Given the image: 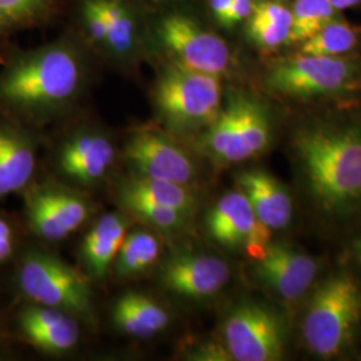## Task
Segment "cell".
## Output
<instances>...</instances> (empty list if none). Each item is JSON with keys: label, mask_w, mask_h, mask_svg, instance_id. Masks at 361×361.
<instances>
[{"label": "cell", "mask_w": 361, "mask_h": 361, "mask_svg": "<svg viewBox=\"0 0 361 361\" xmlns=\"http://www.w3.org/2000/svg\"><path fill=\"white\" fill-rule=\"evenodd\" d=\"M337 11L328 0H296L292 13L289 42L302 43L334 20Z\"/></svg>", "instance_id": "484cf974"}, {"label": "cell", "mask_w": 361, "mask_h": 361, "mask_svg": "<svg viewBox=\"0 0 361 361\" xmlns=\"http://www.w3.org/2000/svg\"><path fill=\"white\" fill-rule=\"evenodd\" d=\"M54 0H0V47L15 32L34 26L50 11ZM4 54L0 51V63Z\"/></svg>", "instance_id": "d4e9b609"}, {"label": "cell", "mask_w": 361, "mask_h": 361, "mask_svg": "<svg viewBox=\"0 0 361 361\" xmlns=\"http://www.w3.org/2000/svg\"><path fill=\"white\" fill-rule=\"evenodd\" d=\"M238 190L245 194L258 221L269 231H281L292 219V201L284 186L269 173L250 169L237 176Z\"/></svg>", "instance_id": "d6986e66"}, {"label": "cell", "mask_w": 361, "mask_h": 361, "mask_svg": "<svg viewBox=\"0 0 361 361\" xmlns=\"http://www.w3.org/2000/svg\"><path fill=\"white\" fill-rule=\"evenodd\" d=\"M10 283L18 302L65 310L79 322L97 324L89 277L49 250L25 246L11 267Z\"/></svg>", "instance_id": "3957f363"}, {"label": "cell", "mask_w": 361, "mask_h": 361, "mask_svg": "<svg viewBox=\"0 0 361 361\" xmlns=\"http://www.w3.org/2000/svg\"><path fill=\"white\" fill-rule=\"evenodd\" d=\"M111 323L122 335L145 340L165 332L171 316L153 297L126 292L116 298L111 308Z\"/></svg>", "instance_id": "ffe728a7"}, {"label": "cell", "mask_w": 361, "mask_h": 361, "mask_svg": "<svg viewBox=\"0 0 361 361\" xmlns=\"http://www.w3.org/2000/svg\"><path fill=\"white\" fill-rule=\"evenodd\" d=\"M361 322V288L347 274L326 280L313 295L302 323L314 355L332 357L348 347Z\"/></svg>", "instance_id": "5b68a950"}, {"label": "cell", "mask_w": 361, "mask_h": 361, "mask_svg": "<svg viewBox=\"0 0 361 361\" xmlns=\"http://www.w3.org/2000/svg\"><path fill=\"white\" fill-rule=\"evenodd\" d=\"M353 77V67L340 56L305 55L273 67L271 89L293 97L323 95L343 90Z\"/></svg>", "instance_id": "4fadbf2b"}, {"label": "cell", "mask_w": 361, "mask_h": 361, "mask_svg": "<svg viewBox=\"0 0 361 361\" xmlns=\"http://www.w3.org/2000/svg\"><path fill=\"white\" fill-rule=\"evenodd\" d=\"M7 314H0V355L8 352L13 345H15L13 336L10 332V326L7 322Z\"/></svg>", "instance_id": "1f68e13d"}, {"label": "cell", "mask_w": 361, "mask_h": 361, "mask_svg": "<svg viewBox=\"0 0 361 361\" xmlns=\"http://www.w3.org/2000/svg\"><path fill=\"white\" fill-rule=\"evenodd\" d=\"M153 102L164 129L174 135L207 128L221 113L219 77L166 65L155 82Z\"/></svg>", "instance_id": "277c9868"}, {"label": "cell", "mask_w": 361, "mask_h": 361, "mask_svg": "<svg viewBox=\"0 0 361 361\" xmlns=\"http://www.w3.org/2000/svg\"><path fill=\"white\" fill-rule=\"evenodd\" d=\"M231 280L229 265L214 255L180 250L166 258L158 271L161 286L174 296L205 300L219 295Z\"/></svg>", "instance_id": "5bb4252c"}, {"label": "cell", "mask_w": 361, "mask_h": 361, "mask_svg": "<svg viewBox=\"0 0 361 361\" xmlns=\"http://www.w3.org/2000/svg\"><path fill=\"white\" fill-rule=\"evenodd\" d=\"M83 18L85 25L90 38L98 43L106 46L107 43V26L104 22V15L99 10L97 0H87L83 7Z\"/></svg>", "instance_id": "f546056e"}, {"label": "cell", "mask_w": 361, "mask_h": 361, "mask_svg": "<svg viewBox=\"0 0 361 361\" xmlns=\"http://www.w3.org/2000/svg\"><path fill=\"white\" fill-rule=\"evenodd\" d=\"M355 250H356L357 258H359V261L361 262V237L356 241V244H355Z\"/></svg>", "instance_id": "d590c367"}, {"label": "cell", "mask_w": 361, "mask_h": 361, "mask_svg": "<svg viewBox=\"0 0 361 361\" xmlns=\"http://www.w3.org/2000/svg\"><path fill=\"white\" fill-rule=\"evenodd\" d=\"M232 1L233 0H210V7L213 10L214 16L219 19V23H224V19L228 13Z\"/></svg>", "instance_id": "836d02e7"}, {"label": "cell", "mask_w": 361, "mask_h": 361, "mask_svg": "<svg viewBox=\"0 0 361 361\" xmlns=\"http://www.w3.org/2000/svg\"><path fill=\"white\" fill-rule=\"evenodd\" d=\"M298 158L317 202L338 212L361 200V134L312 129L298 134Z\"/></svg>", "instance_id": "7a4b0ae2"}, {"label": "cell", "mask_w": 361, "mask_h": 361, "mask_svg": "<svg viewBox=\"0 0 361 361\" xmlns=\"http://www.w3.org/2000/svg\"><path fill=\"white\" fill-rule=\"evenodd\" d=\"M222 338L231 360L276 361L284 353V329L279 316L255 301H241L229 312Z\"/></svg>", "instance_id": "9c48e42d"}, {"label": "cell", "mask_w": 361, "mask_h": 361, "mask_svg": "<svg viewBox=\"0 0 361 361\" xmlns=\"http://www.w3.org/2000/svg\"><path fill=\"white\" fill-rule=\"evenodd\" d=\"M121 153L104 131L79 129L66 137L52 155V168L68 185L90 190L109 180Z\"/></svg>", "instance_id": "30bf717a"}, {"label": "cell", "mask_w": 361, "mask_h": 361, "mask_svg": "<svg viewBox=\"0 0 361 361\" xmlns=\"http://www.w3.org/2000/svg\"><path fill=\"white\" fill-rule=\"evenodd\" d=\"M23 197L26 232L43 243H59L79 231L94 212L85 190L54 178L37 180Z\"/></svg>", "instance_id": "8992f818"}, {"label": "cell", "mask_w": 361, "mask_h": 361, "mask_svg": "<svg viewBox=\"0 0 361 361\" xmlns=\"http://www.w3.org/2000/svg\"><path fill=\"white\" fill-rule=\"evenodd\" d=\"M356 43V32L348 25L332 20L313 37L302 42L301 52L305 55L340 56L350 51Z\"/></svg>", "instance_id": "4316f807"}, {"label": "cell", "mask_w": 361, "mask_h": 361, "mask_svg": "<svg viewBox=\"0 0 361 361\" xmlns=\"http://www.w3.org/2000/svg\"><path fill=\"white\" fill-rule=\"evenodd\" d=\"M118 197L138 198L159 207L178 209L192 217L198 209V195L193 186L149 178L134 173H129L116 182L114 198Z\"/></svg>", "instance_id": "44dd1931"}, {"label": "cell", "mask_w": 361, "mask_h": 361, "mask_svg": "<svg viewBox=\"0 0 361 361\" xmlns=\"http://www.w3.org/2000/svg\"><path fill=\"white\" fill-rule=\"evenodd\" d=\"M159 39L176 62L200 73L222 75L231 66V51L224 39L198 26L189 16L173 13L159 23Z\"/></svg>", "instance_id": "7c38bea8"}, {"label": "cell", "mask_w": 361, "mask_h": 361, "mask_svg": "<svg viewBox=\"0 0 361 361\" xmlns=\"http://www.w3.org/2000/svg\"><path fill=\"white\" fill-rule=\"evenodd\" d=\"M161 234L145 226L131 229L121 246L113 271L118 279H137L152 271L159 261L162 244Z\"/></svg>", "instance_id": "7402d4cb"}, {"label": "cell", "mask_w": 361, "mask_h": 361, "mask_svg": "<svg viewBox=\"0 0 361 361\" xmlns=\"http://www.w3.org/2000/svg\"><path fill=\"white\" fill-rule=\"evenodd\" d=\"M15 344H26L46 355H65L78 347L79 320L65 310L19 301L7 314Z\"/></svg>", "instance_id": "8fae6325"}, {"label": "cell", "mask_w": 361, "mask_h": 361, "mask_svg": "<svg viewBox=\"0 0 361 361\" xmlns=\"http://www.w3.org/2000/svg\"><path fill=\"white\" fill-rule=\"evenodd\" d=\"M253 10H255V3L252 0H233L222 25L233 26L246 18L252 16Z\"/></svg>", "instance_id": "4dcf8cb0"}, {"label": "cell", "mask_w": 361, "mask_h": 361, "mask_svg": "<svg viewBox=\"0 0 361 361\" xmlns=\"http://www.w3.org/2000/svg\"><path fill=\"white\" fill-rule=\"evenodd\" d=\"M317 271L314 258L281 244H268L255 265L258 280L288 301L310 289Z\"/></svg>", "instance_id": "e0dca14e"}, {"label": "cell", "mask_w": 361, "mask_h": 361, "mask_svg": "<svg viewBox=\"0 0 361 361\" xmlns=\"http://www.w3.org/2000/svg\"><path fill=\"white\" fill-rule=\"evenodd\" d=\"M249 37L264 49H276L286 42H289L290 27L274 23L252 15L249 20Z\"/></svg>", "instance_id": "f1b7e54d"}, {"label": "cell", "mask_w": 361, "mask_h": 361, "mask_svg": "<svg viewBox=\"0 0 361 361\" xmlns=\"http://www.w3.org/2000/svg\"><path fill=\"white\" fill-rule=\"evenodd\" d=\"M271 141L269 121L255 99L234 97L201 140L204 153L219 164H238L261 154Z\"/></svg>", "instance_id": "52a82bcc"}, {"label": "cell", "mask_w": 361, "mask_h": 361, "mask_svg": "<svg viewBox=\"0 0 361 361\" xmlns=\"http://www.w3.org/2000/svg\"><path fill=\"white\" fill-rule=\"evenodd\" d=\"M40 130L0 116V201L38 180Z\"/></svg>", "instance_id": "2e32d148"}, {"label": "cell", "mask_w": 361, "mask_h": 361, "mask_svg": "<svg viewBox=\"0 0 361 361\" xmlns=\"http://www.w3.org/2000/svg\"><path fill=\"white\" fill-rule=\"evenodd\" d=\"M0 68V116L40 130L66 114L85 90L83 55L67 42L6 52Z\"/></svg>", "instance_id": "6da1fadb"}, {"label": "cell", "mask_w": 361, "mask_h": 361, "mask_svg": "<svg viewBox=\"0 0 361 361\" xmlns=\"http://www.w3.org/2000/svg\"><path fill=\"white\" fill-rule=\"evenodd\" d=\"M23 221H18L13 214L0 210V269L13 267L16 258L26 246Z\"/></svg>", "instance_id": "83f0119b"}, {"label": "cell", "mask_w": 361, "mask_h": 361, "mask_svg": "<svg viewBox=\"0 0 361 361\" xmlns=\"http://www.w3.org/2000/svg\"><path fill=\"white\" fill-rule=\"evenodd\" d=\"M107 26L106 47L118 58L130 56L135 47V22L118 0H97Z\"/></svg>", "instance_id": "cb8c5ba5"}, {"label": "cell", "mask_w": 361, "mask_h": 361, "mask_svg": "<svg viewBox=\"0 0 361 361\" xmlns=\"http://www.w3.org/2000/svg\"><path fill=\"white\" fill-rule=\"evenodd\" d=\"M207 229L213 241L228 249H244L259 257L269 244L271 231L258 221L241 190L224 194L207 216Z\"/></svg>", "instance_id": "9a60e30c"}, {"label": "cell", "mask_w": 361, "mask_h": 361, "mask_svg": "<svg viewBox=\"0 0 361 361\" xmlns=\"http://www.w3.org/2000/svg\"><path fill=\"white\" fill-rule=\"evenodd\" d=\"M121 158L130 173L194 186L198 165L193 154L168 130L145 126L135 129L126 140Z\"/></svg>", "instance_id": "ba28073f"}, {"label": "cell", "mask_w": 361, "mask_h": 361, "mask_svg": "<svg viewBox=\"0 0 361 361\" xmlns=\"http://www.w3.org/2000/svg\"><path fill=\"white\" fill-rule=\"evenodd\" d=\"M135 221L123 210L110 212L97 219L80 244V262L90 281L101 283L113 271L118 252Z\"/></svg>", "instance_id": "ac0fdd59"}, {"label": "cell", "mask_w": 361, "mask_h": 361, "mask_svg": "<svg viewBox=\"0 0 361 361\" xmlns=\"http://www.w3.org/2000/svg\"><path fill=\"white\" fill-rule=\"evenodd\" d=\"M8 295H11V296L15 297L13 295V286L11 285H8V286H6V284L3 283V280H1V277H0V314H6V313H8L11 308H13L15 304H10V302H6V297L8 296ZM16 298V297H15ZM18 302V301H16Z\"/></svg>", "instance_id": "d6a6232c"}, {"label": "cell", "mask_w": 361, "mask_h": 361, "mask_svg": "<svg viewBox=\"0 0 361 361\" xmlns=\"http://www.w3.org/2000/svg\"><path fill=\"white\" fill-rule=\"evenodd\" d=\"M116 202L119 209L130 214L135 222L142 224L164 237H177L188 232L193 219L192 216L178 209L159 207L138 198L118 197Z\"/></svg>", "instance_id": "603a6c76"}, {"label": "cell", "mask_w": 361, "mask_h": 361, "mask_svg": "<svg viewBox=\"0 0 361 361\" xmlns=\"http://www.w3.org/2000/svg\"><path fill=\"white\" fill-rule=\"evenodd\" d=\"M334 7H335L337 11H341V10H345L349 7H353L356 4L361 3V0H328Z\"/></svg>", "instance_id": "e575fe53"}]
</instances>
